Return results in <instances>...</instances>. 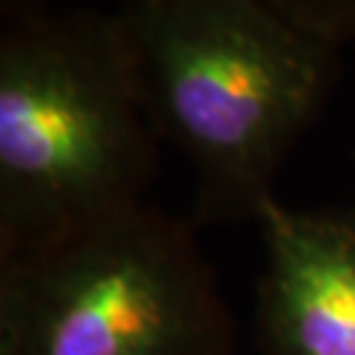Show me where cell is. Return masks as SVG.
<instances>
[{"label": "cell", "instance_id": "5", "mask_svg": "<svg viewBox=\"0 0 355 355\" xmlns=\"http://www.w3.org/2000/svg\"><path fill=\"white\" fill-rule=\"evenodd\" d=\"M268 3L337 45L355 40V0H268Z\"/></svg>", "mask_w": 355, "mask_h": 355}, {"label": "cell", "instance_id": "6", "mask_svg": "<svg viewBox=\"0 0 355 355\" xmlns=\"http://www.w3.org/2000/svg\"><path fill=\"white\" fill-rule=\"evenodd\" d=\"M51 3L53 0H0V13H3V21L11 24L19 19L51 11Z\"/></svg>", "mask_w": 355, "mask_h": 355}, {"label": "cell", "instance_id": "1", "mask_svg": "<svg viewBox=\"0 0 355 355\" xmlns=\"http://www.w3.org/2000/svg\"><path fill=\"white\" fill-rule=\"evenodd\" d=\"M119 13L153 129L195 179L192 218L255 221L329 101L343 45L268 0H127Z\"/></svg>", "mask_w": 355, "mask_h": 355}, {"label": "cell", "instance_id": "4", "mask_svg": "<svg viewBox=\"0 0 355 355\" xmlns=\"http://www.w3.org/2000/svg\"><path fill=\"white\" fill-rule=\"evenodd\" d=\"M253 224L263 245L261 355H355V205L290 208L271 198Z\"/></svg>", "mask_w": 355, "mask_h": 355}, {"label": "cell", "instance_id": "3", "mask_svg": "<svg viewBox=\"0 0 355 355\" xmlns=\"http://www.w3.org/2000/svg\"><path fill=\"white\" fill-rule=\"evenodd\" d=\"M0 355H234L198 221L142 203L0 261Z\"/></svg>", "mask_w": 355, "mask_h": 355}, {"label": "cell", "instance_id": "2", "mask_svg": "<svg viewBox=\"0 0 355 355\" xmlns=\"http://www.w3.org/2000/svg\"><path fill=\"white\" fill-rule=\"evenodd\" d=\"M158 148L121 13L45 11L0 37V261L145 203Z\"/></svg>", "mask_w": 355, "mask_h": 355}]
</instances>
